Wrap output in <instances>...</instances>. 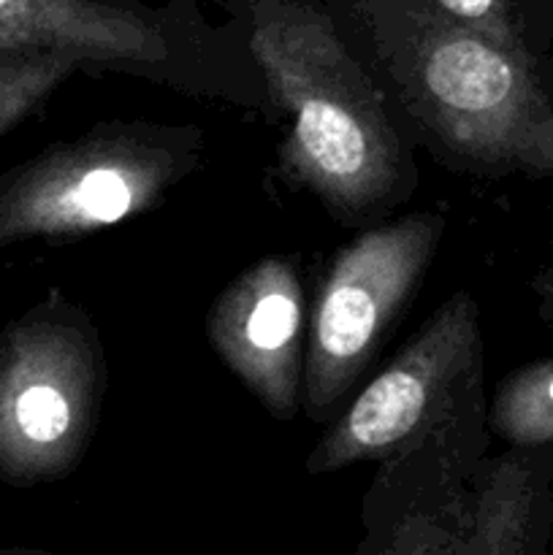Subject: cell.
Here are the masks:
<instances>
[{
	"label": "cell",
	"mask_w": 553,
	"mask_h": 555,
	"mask_svg": "<svg viewBox=\"0 0 553 555\" xmlns=\"http://www.w3.org/2000/svg\"><path fill=\"white\" fill-rule=\"evenodd\" d=\"M226 9L263 74L271 125H285L280 182L356 231L410 204L417 150L323 0H228Z\"/></svg>",
	"instance_id": "obj_1"
},
{
	"label": "cell",
	"mask_w": 553,
	"mask_h": 555,
	"mask_svg": "<svg viewBox=\"0 0 553 555\" xmlns=\"http://www.w3.org/2000/svg\"><path fill=\"white\" fill-rule=\"evenodd\" d=\"M415 150L470 177L553 179V98L535 65L432 0H323Z\"/></svg>",
	"instance_id": "obj_2"
},
{
	"label": "cell",
	"mask_w": 553,
	"mask_h": 555,
	"mask_svg": "<svg viewBox=\"0 0 553 555\" xmlns=\"http://www.w3.org/2000/svg\"><path fill=\"white\" fill-rule=\"evenodd\" d=\"M204 130L119 119L0 173V247L79 238L139 217L198 171Z\"/></svg>",
	"instance_id": "obj_3"
},
{
	"label": "cell",
	"mask_w": 553,
	"mask_h": 555,
	"mask_svg": "<svg viewBox=\"0 0 553 555\" xmlns=\"http://www.w3.org/2000/svg\"><path fill=\"white\" fill-rule=\"evenodd\" d=\"M106 396L90 314L60 291L0 328V480L33 488L85 459Z\"/></svg>",
	"instance_id": "obj_4"
},
{
	"label": "cell",
	"mask_w": 553,
	"mask_h": 555,
	"mask_svg": "<svg viewBox=\"0 0 553 555\" xmlns=\"http://www.w3.org/2000/svg\"><path fill=\"white\" fill-rule=\"evenodd\" d=\"M448 220L410 211L361 228L336 249L309 312L301 412L331 423L410 309L437 258Z\"/></svg>",
	"instance_id": "obj_5"
},
{
	"label": "cell",
	"mask_w": 553,
	"mask_h": 555,
	"mask_svg": "<svg viewBox=\"0 0 553 555\" xmlns=\"http://www.w3.org/2000/svg\"><path fill=\"white\" fill-rule=\"evenodd\" d=\"M477 393H483L480 309L472 293L459 291L434 309L377 377L331 421L304 469L331 475L361 461L385 459Z\"/></svg>",
	"instance_id": "obj_6"
},
{
	"label": "cell",
	"mask_w": 553,
	"mask_h": 555,
	"mask_svg": "<svg viewBox=\"0 0 553 555\" xmlns=\"http://www.w3.org/2000/svg\"><path fill=\"white\" fill-rule=\"evenodd\" d=\"M307 293L287 258L255 260L206 312V339L222 366L274 421L301 412Z\"/></svg>",
	"instance_id": "obj_7"
},
{
	"label": "cell",
	"mask_w": 553,
	"mask_h": 555,
	"mask_svg": "<svg viewBox=\"0 0 553 555\" xmlns=\"http://www.w3.org/2000/svg\"><path fill=\"white\" fill-rule=\"evenodd\" d=\"M488 428L507 448L553 444V358L526 363L499 383L488 404Z\"/></svg>",
	"instance_id": "obj_8"
},
{
	"label": "cell",
	"mask_w": 553,
	"mask_h": 555,
	"mask_svg": "<svg viewBox=\"0 0 553 555\" xmlns=\"http://www.w3.org/2000/svg\"><path fill=\"white\" fill-rule=\"evenodd\" d=\"M76 70V63L63 54L0 49V139L30 117Z\"/></svg>",
	"instance_id": "obj_9"
},
{
	"label": "cell",
	"mask_w": 553,
	"mask_h": 555,
	"mask_svg": "<svg viewBox=\"0 0 553 555\" xmlns=\"http://www.w3.org/2000/svg\"><path fill=\"white\" fill-rule=\"evenodd\" d=\"M445 16L529 65H540L535 38V0H432Z\"/></svg>",
	"instance_id": "obj_10"
},
{
	"label": "cell",
	"mask_w": 553,
	"mask_h": 555,
	"mask_svg": "<svg viewBox=\"0 0 553 555\" xmlns=\"http://www.w3.org/2000/svg\"><path fill=\"white\" fill-rule=\"evenodd\" d=\"M537 296H540V314L553 323V266L540 271V276L535 280Z\"/></svg>",
	"instance_id": "obj_11"
},
{
	"label": "cell",
	"mask_w": 553,
	"mask_h": 555,
	"mask_svg": "<svg viewBox=\"0 0 553 555\" xmlns=\"http://www.w3.org/2000/svg\"><path fill=\"white\" fill-rule=\"evenodd\" d=\"M0 555H68V553H52L43 547H0Z\"/></svg>",
	"instance_id": "obj_12"
},
{
	"label": "cell",
	"mask_w": 553,
	"mask_h": 555,
	"mask_svg": "<svg viewBox=\"0 0 553 555\" xmlns=\"http://www.w3.org/2000/svg\"><path fill=\"white\" fill-rule=\"evenodd\" d=\"M537 74H540V81H542V87H545L548 95L553 98V68L551 65H537Z\"/></svg>",
	"instance_id": "obj_13"
}]
</instances>
